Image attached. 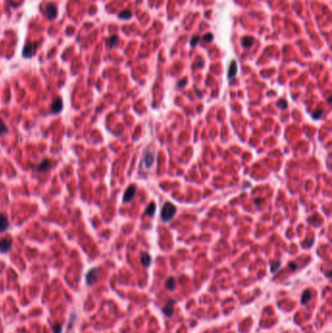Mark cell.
<instances>
[{
  "mask_svg": "<svg viewBox=\"0 0 332 333\" xmlns=\"http://www.w3.org/2000/svg\"><path fill=\"white\" fill-rule=\"evenodd\" d=\"M175 214H176L175 205H174V204H171L170 202H167L163 206L161 218L163 221L168 222V221H170L171 219L175 217Z\"/></svg>",
  "mask_w": 332,
  "mask_h": 333,
  "instance_id": "1",
  "label": "cell"
},
{
  "mask_svg": "<svg viewBox=\"0 0 332 333\" xmlns=\"http://www.w3.org/2000/svg\"><path fill=\"white\" fill-rule=\"evenodd\" d=\"M45 15L48 19L52 21V19H56L58 15V8L54 3H48L45 7Z\"/></svg>",
  "mask_w": 332,
  "mask_h": 333,
  "instance_id": "2",
  "label": "cell"
},
{
  "mask_svg": "<svg viewBox=\"0 0 332 333\" xmlns=\"http://www.w3.org/2000/svg\"><path fill=\"white\" fill-rule=\"evenodd\" d=\"M12 238L7 236V237H4L2 238L1 240H0V251L3 252V253H6L7 251L10 250L11 246H12Z\"/></svg>",
  "mask_w": 332,
  "mask_h": 333,
  "instance_id": "3",
  "label": "cell"
},
{
  "mask_svg": "<svg viewBox=\"0 0 332 333\" xmlns=\"http://www.w3.org/2000/svg\"><path fill=\"white\" fill-rule=\"evenodd\" d=\"M36 50H37V43H34V44L28 43V44H26L24 46V50H23V56L24 58H30V57H32L33 55L35 54Z\"/></svg>",
  "mask_w": 332,
  "mask_h": 333,
  "instance_id": "4",
  "label": "cell"
},
{
  "mask_svg": "<svg viewBox=\"0 0 332 333\" xmlns=\"http://www.w3.org/2000/svg\"><path fill=\"white\" fill-rule=\"evenodd\" d=\"M98 275H99V269L98 268L92 269L87 274V276H86V281H87V283L89 285L94 284L97 282V279L98 278Z\"/></svg>",
  "mask_w": 332,
  "mask_h": 333,
  "instance_id": "5",
  "label": "cell"
},
{
  "mask_svg": "<svg viewBox=\"0 0 332 333\" xmlns=\"http://www.w3.org/2000/svg\"><path fill=\"white\" fill-rule=\"evenodd\" d=\"M136 194V188L135 185H131L128 187V189L126 190L125 194H124V198H123V202L124 203H129L131 202L132 199L135 198Z\"/></svg>",
  "mask_w": 332,
  "mask_h": 333,
  "instance_id": "6",
  "label": "cell"
},
{
  "mask_svg": "<svg viewBox=\"0 0 332 333\" xmlns=\"http://www.w3.org/2000/svg\"><path fill=\"white\" fill-rule=\"evenodd\" d=\"M51 166H52L51 161H49L48 159H46V160H43V161L36 166V170L39 172H45V171H47L48 170H50Z\"/></svg>",
  "mask_w": 332,
  "mask_h": 333,
  "instance_id": "7",
  "label": "cell"
},
{
  "mask_svg": "<svg viewBox=\"0 0 332 333\" xmlns=\"http://www.w3.org/2000/svg\"><path fill=\"white\" fill-rule=\"evenodd\" d=\"M63 108V104L61 98H56L52 103V112L53 113H59Z\"/></svg>",
  "mask_w": 332,
  "mask_h": 333,
  "instance_id": "8",
  "label": "cell"
},
{
  "mask_svg": "<svg viewBox=\"0 0 332 333\" xmlns=\"http://www.w3.org/2000/svg\"><path fill=\"white\" fill-rule=\"evenodd\" d=\"M174 305H175V300H170L166 304V306L163 308V312L166 316L168 317L172 316V314H174Z\"/></svg>",
  "mask_w": 332,
  "mask_h": 333,
  "instance_id": "9",
  "label": "cell"
},
{
  "mask_svg": "<svg viewBox=\"0 0 332 333\" xmlns=\"http://www.w3.org/2000/svg\"><path fill=\"white\" fill-rule=\"evenodd\" d=\"M238 73V65H237V62L236 61H232L230 66H229V70H228V78L231 80L236 77Z\"/></svg>",
  "mask_w": 332,
  "mask_h": 333,
  "instance_id": "10",
  "label": "cell"
},
{
  "mask_svg": "<svg viewBox=\"0 0 332 333\" xmlns=\"http://www.w3.org/2000/svg\"><path fill=\"white\" fill-rule=\"evenodd\" d=\"M8 227H9V222L7 217H6L5 214H0V232H4Z\"/></svg>",
  "mask_w": 332,
  "mask_h": 333,
  "instance_id": "11",
  "label": "cell"
},
{
  "mask_svg": "<svg viewBox=\"0 0 332 333\" xmlns=\"http://www.w3.org/2000/svg\"><path fill=\"white\" fill-rule=\"evenodd\" d=\"M144 162H145V166L147 168H150L154 162V156L151 152H146L145 156H144Z\"/></svg>",
  "mask_w": 332,
  "mask_h": 333,
  "instance_id": "12",
  "label": "cell"
},
{
  "mask_svg": "<svg viewBox=\"0 0 332 333\" xmlns=\"http://www.w3.org/2000/svg\"><path fill=\"white\" fill-rule=\"evenodd\" d=\"M117 43H118V37L116 35H112L111 37H109L107 40H106V46L110 49L114 48Z\"/></svg>",
  "mask_w": 332,
  "mask_h": 333,
  "instance_id": "13",
  "label": "cell"
},
{
  "mask_svg": "<svg viewBox=\"0 0 332 333\" xmlns=\"http://www.w3.org/2000/svg\"><path fill=\"white\" fill-rule=\"evenodd\" d=\"M151 256L148 253H142L141 254V263L144 267H148V266L151 264Z\"/></svg>",
  "mask_w": 332,
  "mask_h": 333,
  "instance_id": "14",
  "label": "cell"
},
{
  "mask_svg": "<svg viewBox=\"0 0 332 333\" xmlns=\"http://www.w3.org/2000/svg\"><path fill=\"white\" fill-rule=\"evenodd\" d=\"M254 43V39L252 37H244L242 40V45L244 48H249L251 47Z\"/></svg>",
  "mask_w": 332,
  "mask_h": 333,
  "instance_id": "15",
  "label": "cell"
},
{
  "mask_svg": "<svg viewBox=\"0 0 332 333\" xmlns=\"http://www.w3.org/2000/svg\"><path fill=\"white\" fill-rule=\"evenodd\" d=\"M155 211H156V205H155L154 203H151V204L147 206V209L145 210V214H147V215H149V216L152 217V216H154Z\"/></svg>",
  "mask_w": 332,
  "mask_h": 333,
  "instance_id": "16",
  "label": "cell"
},
{
  "mask_svg": "<svg viewBox=\"0 0 332 333\" xmlns=\"http://www.w3.org/2000/svg\"><path fill=\"white\" fill-rule=\"evenodd\" d=\"M165 285H166V288H167L169 290L172 291V290L175 289V279L172 278V277L169 278L167 281H166Z\"/></svg>",
  "mask_w": 332,
  "mask_h": 333,
  "instance_id": "17",
  "label": "cell"
},
{
  "mask_svg": "<svg viewBox=\"0 0 332 333\" xmlns=\"http://www.w3.org/2000/svg\"><path fill=\"white\" fill-rule=\"evenodd\" d=\"M311 297H312L311 296V292L309 290H305L303 292V295H302V298H301V303L303 305H306L307 302L311 299Z\"/></svg>",
  "mask_w": 332,
  "mask_h": 333,
  "instance_id": "18",
  "label": "cell"
},
{
  "mask_svg": "<svg viewBox=\"0 0 332 333\" xmlns=\"http://www.w3.org/2000/svg\"><path fill=\"white\" fill-rule=\"evenodd\" d=\"M119 18L122 19H130L132 18V12L130 10H124L119 13Z\"/></svg>",
  "mask_w": 332,
  "mask_h": 333,
  "instance_id": "19",
  "label": "cell"
},
{
  "mask_svg": "<svg viewBox=\"0 0 332 333\" xmlns=\"http://www.w3.org/2000/svg\"><path fill=\"white\" fill-rule=\"evenodd\" d=\"M281 261H274L273 263L271 264V271L272 273H275L278 268L281 267Z\"/></svg>",
  "mask_w": 332,
  "mask_h": 333,
  "instance_id": "20",
  "label": "cell"
},
{
  "mask_svg": "<svg viewBox=\"0 0 332 333\" xmlns=\"http://www.w3.org/2000/svg\"><path fill=\"white\" fill-rule=\"evenodd\" d=\"M7 132H8V130H7V127H6V125L2 121H0V136L7 134Z\"/></svg>",
  "mask_w": 332,
  "mask_h": 333,
  "instance_id": "21",
  "label": "cell"
},
{
  "mask_svg": "<svg viewBox=\"0 0 332 333\" xmlns=\"http://www.w3.org/2000/svg\"><path fill=\"white\" fill-rule=\"evenodd\" d=\"M204 41L205 42H211L212 39H213V35L211 34V33H207V34L204 35Z\"/></svg>",
  "mask_w": 332,
  "mask_h": 333,
  "instance_id": "22",
  "label": "cell"
},
{
  "mask_svg": "<svg viewBox=\"0 0 332 333\" xmlns=\"http://www.w3.org/2000/svg\"><path fill=\"white\" fill-rule=\"evenodd\" d=\"M278 105L280 106L282 109H285L287 107V101H284V99H281V101H278Z\"/></svg>",
  "mask_w": 332,
  "mask_h": 333,
  "instance_id": "23",
  "label": "cell"
},
{
  "mask_svg": "<svg viewBox=\"0 0 332 333\" xmlns=\"http://www.w3.org/2000/svg\"><path fill=\"white\" fill-rule=\"evenodd\" d=\"M322 114V109H318V110H316L315 113L313 114V117L314 118H317V119H320L321 116Z\"/></svg>",
  "mask_w": 332,
  "mask_h": 333,
  "instance_id": "24",
  "label": "cell"
},
{
  "mask_svg": "<svg viewBox=\"0 0 332 333\" xmlns=\"http://www.w3.org/2000/svg\"><path fill=\"white\" fill-rule=\"evenodd\" d=\"M199 40H200V37H199V36H195L194 38H192V40H191V46H192V47H195V46L198 44Z\"/></svg>",
  "mask_w": 332,
  "mask_h": 333,
  "instance_id": "25",
  "label": "cell"
},
{
  "mask_svg": "<svg viewBox=\"0 0 332 333\" xmlns=\"http://www.w3.org/2000/svg\"><path fill=\"white\" fill-rule=\"evenodd\" d=\"M61 331H62V327H61V326H59L58 324L55 325V327H54V332H55V333H61Z\"/></svg>",
  "mask_w": 332,
  "mask_h": 333,
  "instance_id": "26",
  "label": "cell"
},
{
  "mask_svg": "<svg viewBox=\"0 0 332 333\" xmlns=\"http://www.w3.org/2000/svg\"><path fill=\"white\" fill-rule=\"evenodd\" d=\"M185 84H186V81H185V80H181V82L178 83V87H182V86Z\"/></svg>",
  "mask_w": 332,
  "mask_h": 333,
  "instance_id": "27",
  "label": "cell"
},
{
  "mask_svg": "<svg viewBox=\"0 0 332 333\" xmlns=\"http://www.w3.org/2000/svg\"><path fill=\"white\" fill-rule=\"evenodd\" d=\"M289 266H290V268H291V269H293V270H295V269H296V267H297L295 263H290V265H289Z\"/></svg>",
  "mask_w": 332,
  "mask_h": 333,
  "instance_id": "28",
  "label": "cell"
}]
</instances>
